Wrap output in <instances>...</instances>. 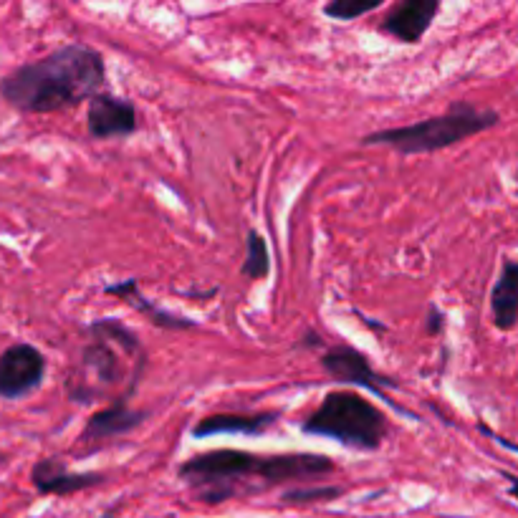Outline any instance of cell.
I'll list each match as a JSON object with an SVG mask.
<instances>
[{
	"mask_svg": "<svg viewBox=\"0 0 518 518\" xmlns=\"http://www.w3.org/2000/svg\"><path fill=\"white\" fill-rule=\"evenodd\" d=\"M321 367L332 374L334 380L342 382V385H359L364 390L374 392L377 397H382L387 405L400 407L387 397V390H397L400 385L390 380V377H385V374L374 372L372 362L359 349H354L352 344H334V347L326 349L324 357H321Z\"/></svg>",
	"mask_w": 518,
	"mask_h": 518,
	"instance_id": "cell-6",
	"label": "cell"
},
{
	"mask_svg": "<svg viewBox=\"0 0 518 518\" xmlns=\"http://www.w3.org/2000/svg\"><path fill=\"white\" fill-rule=\"evenodd\" d=\"M278 412H258V415H210L193 428V438L210 435H261L276 425Z\"/></svg>",
	"mask_w": 518,
	"mask_h": 518,
	"instance_id": "cell-11",
	"label": "cell"
},
{
	"mask_svg": "<svg viewBox=\"0 0 518 518\" xmlns=\"http://www.w3.org/2000/svg\"><path fill=\"white\" fill-rule=\"evenodd\" d=\"M339 496H342L339 486H296L291 491L281 493V503H286V506H311V503L319 501H334Z\"/></svg>",
	"mask_w": 518,
	"mask_h": 518,
	"instance_id": "cell-17",
	"label": "cell"
},
{
	"mask_svg": "<svg viewBox=\"0 0 518 518\" xmlns=\"http://www.w3.org/2000/svg\"><path fill=\"white\" fill-rule=\"evenodd\" d=\"M506 478H508V483H511V488H508V496L516 498L518 501V478L516 476H506Z\"/></svg>",
	"mask_w": 518,
	"mask_h": 518,
	"instance_id": "cell-20",
	"label": "cell"
},
{
	"mask_svg": "<svg viewBox=\"0 0 518 518\" xmlns=\"http://www.w3.org/2000/svg\"><path fill=\"white\" fill-rule=\"evenodd\" d=\"M498 114L491 109H476L468 102H455L440 117H430L425 122L407 124V127H392L372 132L362 139L364 147L382 145L400 155H428V152L445 150L463 139L481 134L496 127Z\"/></svg>",
	"mask_w": 518,
	"mask_h": 518,
	"instance_id": "cell-3",
	"label": "cell"
},
{
	"mask_svg": "<svg viewBox=\"0 0 518 518\" xmlns=\"http://www.w3.org/2000/svg\"><path fill=\"white\" fill-rule=\"evenodd\" d=\"M443 326H445L443 311H440L435 304H430L428 306V316H425V332H428L430 337H435V334L443 332Z\"/></svg>",
	"mask_w": 518,
	"mask_h": 518,
	"instance_id": "cell-19",
	"label": "cell"
},
{
	"mask_svg": "<svg viewBox=\"0 0 518 518\" xmlns=\"http://www.w3.org/2000/svg\"><path fill=\"white\" fill-rule=\"evenodd\" d=\"M380 6L382 0H332L324 6V13L329 18H337V21H354V18L377 11Z\"/></svg>",
	"mask_w": 518,
	"mask_h": 518,
	"instance_id": "cell-18",
	"label": "cell"
},
{
	"mask_svg": "<svg viewBox=\"0 0 518 518\" xmlns=\"http://www.w3.org/2000/svg\"><path fill=\"white\" fill-rule=\"evenodd\" d=\"M46 380V357L28 342L11 344L0 352V397L23 400Z\"/></svg>",
	"mask_w": 518,
	"mask_h": 518,
	"instance_id": "cell-5",
	"label": "cell"
},
{
	"mask_svg": "<svg viewBox=\"0 0 518 518\" xmlns=\"http://www.w3.org/2000/svg\"><path fill=\"white\" fill-rule=\"evenodd\" d=\"M86 127L94 139H117L137 132V107L114 94H97L86 109Z\"/></svg>",
	"mask_w": 518,
	"mask_h": 518,
	"instance_id": "cell-7",
	"label": "cell"
},
{
	"mask_svg": "<svg viewBox=\"0 0 518 518\" xmlns=\"http://www.w3.org/2000/svg\"><path fill=\"white\" fill-rule=\"evenodd\" d=\"M241 273L251 281H263L271 273V256H268L266 238L258 230H248L246 261H243Z\"/></svg>",
	"mask_w": 518,
	"mask_h": 518,
	"instance_id": "cell-16",
	"label": "cell"
},
{
	"mask_svg": "<svg viewBox=\"0 0 518 518\" xmlns=\"http://www.w3.org/2000/svg\"><path fill=\"white\" fill-rule=\"evenodd\" d=\"M147 412L132 410L127 405L124 397H119L114 405L104 407V410H97L94 415L86 420L84 433H81L79 445H102L107 440L122 438V435L137 430L142 422H145Z\"/></svg>",
	"mask_w": 518,
	"mask_h": 518,
	"instance_id": "cell-9",
	"label": "cell"
},
{
	"mask_svg": "<svg viewBox=\"0 0 518 518\" xmlns=\"http://www.w3.org/2000/svg\"><path fill=\"white\" fill-rule=\"evenodd\" d=\"M104 481L102 473H71L59 458H41L31 470V483L41 496H71Z\"/></svg>",
	"mask_w": 518,
	"mask_h": 518,
	"instance_id": "cell-10",
	"label": "cell"
},
{
	"mask_svg": "<svg viewBox=\"0 0 518 518\" xmlns=\"http://www.w3.org/2000/svg\"><path fill=\"white\" fill-rule=\"evenodd\" d=\"M104 294L119 296V299H124L129 306H134L137 311H142V314H145L147 319L152 321V324L162 326V329H195L193 319H185V316H177V314H170V311H165V309H157V306L152 304L150 299H145V296H142L137 281H124V284L107 286V289H104Z\"/></svg>",
	"mask_w": 518,
	"mask_h": 518,
	"instance_id": "cell-13",
	"label": "cell"
},
{
	"mask_svg": "<svg viewBox=\"0 0 518 518\" xmlns=\"http://www.w3.org/2000/svg\"><path fill=\"white\" fill-rule=\"evenodd\" d=\"M493 324L501 332H511L518 324V261H503L501 276L491 291Z\"/></svg>",
	"mask_w": 518,
	"mask_h": 518,
	"instance_id": "cell-12",
	"label": "cell"
},
{
	"mask_svg": "<svg viewBox=\"0 0 518 518\" xmlns=\"http://www.w3.org/2000/svg\"><path fill=\"white\" fill-rule=\"evenodd\" d=\"M438 13V0H402L382 18L380 33L392 36L400 43H407V46H415L430 31Z\"/></svg>",
	"mask_w": 518,
	"mask_h": 518,
	"instance_id": "cell-8",
	"label": "cell"
},
{
	"mask_svg": "<svg viewBox=\"0 0 518 518\" xmlns=\"http://www.w3.org/2000/svg\"><path fill=\"white\" fill-rule=\"evenodd\" d=\"M89 334H91V337H102V339H107V342L119 344V347H122V352H127L129 357H134L137 362H147L145 349H142V342L134 337L132 329H129V326H124L122 321H117V319L94 321V324L89 326Z\"/></svg>",
	"mask_w": 518,
	"mask_h": 518,
	"instance_id": "cell-15",
	"label": "cell"
},
{
	"mask_svg": "<svg viewBox=\"0 0 518 518\" xmlns=\"http://www.w3.org/2000/svg\"><path fill=\"white\" fill-rule=\"evenodd\" d=\"M104 518H114V516H104Z\"/></svg>",
	"mask_w": 518,
	"mask_h": 518,
	"instance_id": "cell-21",
	"label": "cell"
},
{
	"mask_svg": "<svg viewBox=\"0 0 518 518\" xmlns=\"http://www.w3.org/2000/svg\"><path fill=\"white\" fill-rule=\"evenodd\" d=\"M337 465L332 458L316 453L256 455L248 450H208L180 463L177 476L193 488L195 496L208 506L238 498L251 491L248 481H258L261 488L284 486V483H309L332 476Z\"/></svg>",
	"mask_w": 518,
	"mask_h": 518,
	"instance_id": "cell-1",
	"label": "cell"
},
{
	"mask_svg": "<svg viewBox=\"0 0 518 518\" xmlns=\"http://www.w3.org/2000/svg\"><path fill=\"white\" fill-rule=\"evenodd\" d=\"M107 66L86 43H66L43 59L28 61L0 79V97L23 114L71 109L102 94Z\"/></svg>",
	"mask_w": 518,
	"mask_h": 518,
	"instance_id": "cell-2",
	"label": "cell"
},
{
	"mask_svg": "<svg viewBox=\"0 0 518 518\" xmlns=\"http://www.w3.org/2000/svg\"><path fill=\"white\" fill-rule=\"evenodd\" d=\"M81 364L102 385H119V380H122V359H119L114 344L102 337H94V342L86 344L84 354H81Z\"/></svg>",
	"mask_w": 518,
	"mask_h": 518,
	"instance_id": "cell-14",
	"label": "cell"
},
{
	"mask_svg": "<svg viewBox=\"0 0 518 518\" xmlns=\"http://www.w3.org/2000/svg\"><path fill=\"white\" fill-rule=\"evenodd\" d=\"M387 417L367 397L352 390H334L304 420L301 430L316 438H329L349 450L374 453L387 435Z\"/></svg>",
	"mask_w": 518,
	"mask_h": 518,
	"instance_id": "cell-4",
	"label": "cell"
}]
</instances>
